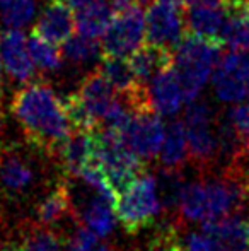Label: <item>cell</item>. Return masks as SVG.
Instances as JSON below:
<instances>
[{
	"instance_id": "obj_17",
	"label": "cell",
	"mask_w": 249,
	"mask_h": 251,
	"mask_svg": "<svg viewBox=\"0 0 249 251\" xmlns=\"http://www.w3.org/2000/svg\"><path fill=\"white\" fill-rule=\"evenodd\" d=\"M224 21H226V10L222 5H200L188 7L184 12V23L186 31L196 34L200 38L212 41H220Z\"/></svg>"
},
{
	"instance_id": "obj_22",
	"label": "cell",
	"mask_w": 249,
	"mask_h": 251,
	"mask_svg": "<svg viewBox=\"0 0 249 251\" xmlns=\"http://www.w3.org/2000/svg\"><path fill=\"white\" fill-rule=\"evenodd\" d=\"M111 21H113V9L110 2L75 10V27L80 34L94 38V40L104 36Z\"/></svg>"
},
{
	"instance_id": "obj_8",
	"label": "cell",
	"mask_w": 249,
	"mask_h": 251,
	"mask_svg": "<svg viewBox=\"0 0 249 251\" xmlns=\"http://www.w3.org/2000/svg\"><path fill=\"white\" fill-rule=\"evenodd\" d=\"M186 33L184 9L166 5L157 0L150 2L145 12V40L147 43L174 50Z\"/></svg>"
},
{
	"instance_id": "obj_23",
	"label": "cell",
	"mask_w": 249,
	"mask_h": 251,
	"mask_svg": "<svg viewBox=\"0 0 249 251\" xmlns=\"http://www.w3.org/2000/svg\"><path fill=\"white\" fill-rule=\"evenodd\" d=\"M62 55L63 60L70 62L72 65H84L94 58H101L103 47H101L99 40H94V38L84 36L79 33L63 41Z\"/></svg>"
},
{
	"instance_id": "obj_11",
	"label": "cell",
	"mask_w": 249,
	"mask_h": 251,
	"mask_svg": "<svg viewBox=\"0 0 249 251\" xmlns=\"http://www.w3.org/2000/svg\"><path fill=\"white\" fill-rule=\"evenodd\" d=\"M36 171L24 155L10 149H0V195L19 199L33 188Z\"/></svg>"
},
{
	"instance_id": "obj_33",
	"label": "cell",
	"mask_w": 249,
	"mask_h": 251,
	"mask_svg": "<svg viewBox=\"0 0 249 251\" xmlns=\"http://www.w3.org/2000/svg\"><path fill=\"white\" fill-rule=\"evenodd\" d=\"M157 2L166 3V5H171V7H176V9H184L183 0H157Z\"/></svg>"
},
{
	"instance_id": "obj_29",
	"label": "cell",
	"mask_w": 249,
	"mask_h": 251,
	"mask_svg": "<svg viewBox=\"0 0 249 251\" xmlns=\"http://www.w3.org/2000/svg\"><path fill=\"white\" fill-rule=\"evenodd\" d=\"M219 65L237 72L249 82V50H230L220 56Z\"/></svg>"
},
{
	"instance_id": "obj_2",
	"label": "cell",
	"mask_w": 249,
	"mask_h": 251,
	"mask_svg": "<svg viewBox=\"0 0 249 251\" xmlns=\"http://www.w3.org/2000/svg\"><path fill=\"white\" fill-rule=\"evenodd\" d=\"M249 199V179L239 164H229L220 178L186 183L180 199L184 221H213L237 214Z\"/></svg>"
},
{
	"instance_id": "obj_28",
	"label": "cell",
	"mask_w": 249,
	"mask_h": 251,
	"mask_svg": "<svg viewBox=\"0 0 249 251\" xmlns=\"http://www.w3.org/2000/svg\"><path fill=\"white\" fill-rule=\"evenodd\" d=\"M184 251H227L226 246L208 232H189L186 238L181 239Z\"/></svg>"
},
{
	"instance_id": "obj_4",
	"label": "cell",
	"mask_w": 249,
	"mask_h": 251,
	"mask_svg": "<svg viewBox=\"0 0 249 251\" xmlns=\"http://www.w3.org/2000/svg\"><path fill=\"white\" fill-rule=\"evenodd\" d=\"M160 210L162 205L157 193L156 176L149 173L136 176L114 199V214L132 234L154 224Z\"/></svg>"
},
{
	"instance_id": "obj_21",
	"label": "cell",
	"mask_w": 249,
	"mask_h": 251,
	"mask_svg": "<svg viewBox=\"0 0 249 251\" xmlns=\"http://www.w3.org/2000/svg\"><path fill=\"white\" fill-rule=\"evenodd\" d=\"M213 91L217 98L224 102H241L249 96V82L237 72L217 63L212 75Z\"/></svg>"
},
{
	"instance_id": "obj_27",
	"label": "cell",
	"mask_w": 249,
	"mask_h": 251,
	"mask_svg": "<svg viewBox=\"0 0 249 251\" xmlns=\"http://www.w3.org/2000/svg\"><path fill=\"white\" fill-rule=\"evenodd\" d=\"M14 251H62L60 238L46 226H33L24 232Z\"/></svg>"
},
{
	"instance_id": "obj_12",
	"label": "cell",
	"mask_w": 249,
	"mask_h": 251,
	"mask_svg": "<svg viewBox=\"0 0 249 251\" xmlns=\"http://www.w3.org/2000/svg\"><path fill=\"white\" fill-rule=\"evenodd\" d=\"M75 29V12L65 0H50L40 14L33 33L53 45H63Z\"/></svg>"
},
{
	"instance_id": "obj_1",
	"label": "cell",
	"mask_w": 249,
	"mask_h": 251,
	"mask_svg": "<svg viewBox=\"0 0 249 251\" xmlns=\"http://www.w3.org/2000/svg\"><path fill=\"white\" fill-rule=\"evenodd\" d=\"M10 111L23 126L31 146L57 155L72 133L63 100L46 82H29L12 98Z\"/></svg>"
},
{
	"instance_id": "obj_35",
	"label": "cell",
	"mask_w": 249,
	"mask_h": 251,
	"mask_svg": "<svg viewBox=\"0 0 249 251\" xmlns=\"http://www.w3.org/2000/svg\"><path fill=\"white\" fill-rule=\"evenodd\" d=\"M0 101H2V72H0Z\"/></svg>"
},
{
	"instance_id": "obj_9",
	"label": "cell",
	"mask_w": 249,
	"mask_h": 251,
	"mask_svg": "<svg viewBox=\"0 0 249 251\" xmlns=\"http://www.w3.org/2000/svg\"><path fill=\"white\" fill-rule=\"evenodd\" d=\"M0 63L10 79L27 84L34 77V63L29 55L27 40L21 29L0 31Z\"/></svg>"
},
{
	"instance_id": "obj_34",
	"label": "cell",
	"mask_w": 249,
	"mask_h": 251,
	"mask_svg": "<svg viewBox=\"0 0 249 251\" xmlns=\"http://www.w3.org/2000/svg\"><path fill=\"white\" fill-rule=\"evenodd\" d=\"M91 251H113V250H111L108 245H104V243H99V241H97V245L94 246V248L91 250Z\"/></svg>"
},
{
	"instance_id": "obj_15",
	"label": "cell",
	"mask_w": 249,
	"mask_h": 251,
	"mask_svg": "<svg viewBox=\"0 0 249 251\" xmlns=\"http://www.w3.org/2000/svg\"><path fill=\"white\" fill-rule=\"evenodd\" d=\"M130 67L135 74L136 80L142 86H149L152 77L164 67L173 63V50L159 47V45L147 43L138 47L128 56Z\"/></svg>"
},
{
	"instance_id": "obj_19",
	"label": "cell",
	"mask_w": 249,
	"mask_h": 251,
	"mask_svg": "<svg viewBox=\"0 0 249 251\" xmlns=\"http://www.w3.org/2000/svg\"><path fill=\"white\" fill-rule=\"evenodd\" d=\"M159 157L162 162V168L169 169H181L184 162L188 161V139L183 122L176 120V122H171L167 125Z\"/></svg>"
},
{
	"instance_id": "obj_36",
	"label": "cell",
	"mask_w": 249,
	"mask_h": 251,
	"mask_svg": "<svg viewBox=\"0 0 249 251\" xmlns=\"http://www.w3.org/2000/svg\"><path fill=\"white\" fill-rule=\"evenodd\" d=\"M246 224H248V238H249V221L246 222Z\"/></svg>"
},
{
	"instance_id": "obj_13",
	"label": "cell",
	"mask_w": 249,
	"mask_h": 251,
	"mask_svg": "<svg viewBox=\"0 0 249 251\" xmlns=\"http://www.w3.org/2000/svg\"><path fill=\"white\" fill-rule=\"evenodd\" d=\"M147 94H149V102L152 109L159 115L171 116L180 111L184 96L180 77L173 63L164 67L152 77V80L147 86Z\"/></svg>"
},
{
	"instance_id": "obj_16",
	"label": "cell",
	"mask_w": 249,
	"mask_h": 251,
	"mask_svg": "<svg viewBox=\"0 0 249 251\" xmlns=\"http://www.w3.org/2000/svg\"><path fill=\"white\" fill-rule=\"evenodd\" d=\"M202 231L215 236L227 251H249L248 224L236 214L205 221Z\"/></svg>"
},
{
	"instance_id": "obj_5",
	"label": "cell",
	"mask_w": 249,
	"mask_h": 251,
	"mask_svg": "<svg viewBox=\"0 0 249 251\" xmlns=\"http://www.w3.org/2000/svg\"><path fill=\"white\" fill-rule=\"evenodd\" d=\"M184 128L188 139V155L200 169L212 168L219 159V142L215 132L213 109L205 100H193L184 111Z\"/></svg>"
},
{
	"instance_id": "obj_6",
	"label": "cell",
	"mask_w": 249,
	"mask_h": 251,
	"mask_svg": "<svg viewBox=\"0 0 249 251\" xmlns=\"http://www.w3.org/2000/svg\"><path fill=\"white\" fill-rule=\"evenodd\" d=\"M145 40V12L142 5L133 3L128 9L113 14L110 27L103 36V53L128 58Z\"/></svg>"
},
{
	"instance_id": "obj_20",
	"label": "cell",
	"mask_w": 249,
	"mask_h": 251,
	"mask_svg": "<svg viewBox=\"0 0 249 251\" xmlns=\"http://www.w3.org/2000/svg\"><path fill=\"white\" fill-rule=\"evenodd\" d=\"M72 210V195L65 181L53 186L50 193L36 205V219L41 226H55Z\"/></svg>"
},
{
	"instance_id": "obj_24",
	"label": "cell",
	"mask_w": 249,
	"mask_h": 251,
	"mask_svg": "<svg viewBox=\"0 0 249 251\" xmlns=\"http://www.w3.org/2000/svg\"><path fill=\"white\" fill-rule=\"evenodd\" d=\"M156 185L160 199V205H162L164 210L176 208L178 203H180L184 185H186L183 175H181V169L162 168L159 171V175L156 176Z\"/></svg>"
},
{
	"instance_id": "obj_3",
	"label": "cell",
	"mask_w": 249,
	"mask_h": 251,
	"mask_svg": "<svg viewBox=\"0 0 249 251\" xmlns=\"http://www.w3.org/2000/svg\"><path fill=\"white\" fill-rule=\"evenodd\" d=\"M224 45L219 41L205 40L196 34L184 33L173 50V65L178 72L184 101L189 102L200 96L203 86L208 82L215 70Z\"/></svg>"
},
{
	"instance_id": "obj_25",
	"label": "cell",
	"mask_w": 249,
	"mask_h": 251,
	"mask_svg": "<svg viewBox=\"0 0 249 251\" xmlns=\"http://www.w3.org/2000/svg\"><path fill=\"white\" fill-rule=\"evenodd\" d=\"M27 48H29V55L33 58L34 67H38L43 72H55L62 67L63 55L62 50L57 48V45L33 33L27 38Z\"/></svg>"
},
{
	"instance_id": "obj_31",
	"label": "cell",
	"mask_w": 249,
	"mask_h": 251,
	"mask_svg": "<svg viewBox=\"0 0 249 251\" xmlns=\"http://www.w3.org/2000/svg\"><path fill=\"white\" fill-rule=\"evenodd\" d=\"M97 245V236L89 227H79L68 243V251H91Z\"/></svg>"
},
{
	"instance_id": "obj_32",
	"label": "cell",
	"mask_w": 249,
	"mask_h": 251,
	"mask_svg": "<svg viewBox=\"0 0 249 251\" xmlns=\"http://www.w3.org/2000/svg\"><path fill=\"white\" fill-rule=\"evenodd\" d=\"M184 7H200V5H222V0H183Z\"/></svg>"
},
{
	"instance_id": "obj_14",
	"label": "cell",
	"mask_w": 249,
	"mask_h": 251,
	"mask_svg": "<svg viewBox=\"0 0 249 251\" xmlns=\"http://www.w3.org/2000/svg\"><path fill=\"white\" fill-rule=\"evenodd\" d=\"M55 157L60 159L67 173L79 176L94 157V133L72 130L70 137L62 144Z\"/></svg>"
},
{
	"instance_id": "obj_18",
	"label": "cell",
	"mask_w": 249,
	"mask_h": 251,
	"mask_svg": "<svg viewBox=\"0 0 249 251\" xmlns=\"http://www.w3.org/2000/svg\"><path fill=\"white\" fill-rule=\"evenodd\" d=\"M82 219L86 222V227H89L94 234L99 238H106L116 226L114 203L108 197L96 192V197L84 205Z\"/></svg>"
},
{
	"instance_id": "obj_7",
	"label": "cell",
	"mask_w": 249,
	"mask_h": 251,
	"mask_svg": "<svg viewBox=\"0 0 249 251\" xmlns=\"http://www.w3.org/2000/svg\"><path fill=\"white\" fill-rule=\"evenodd\" d=\"M164 133L166 128L162 120L159 118V113L152 108H143L132 111L128 125L123 130V139L126 146L140 159L150 161L159 155Z\"/></svg>"
},
{
	"instance_id": "obj_30",
	"label": "cell",
	"mask_w": 249,
	"mask_h": 251,
	"mask_svg": "<svg viewBox=\"0 0 249 251\" xmlns=\"http://www.w3.org/2000/svg\"><path fill=\"white\" fill-rule=\"evenodd\" d=\"M226 116L234 125V128L239 132V135L249 133V101L244 102V104L237 102L236 106H232V108L227 111Z\"/></svg>"
},
{
	"instance_id": "obj_26",
	"label": "cell",
	"mask_w": 249,
	"mask_h": 251,
	"mask_svg": "<svg viewBox=\"0 0 249 251\" xmlns=\"http://www.w3.org/2000/svg\"><path fill=\"white\" fill-rule=\"evenodd\" d=\"M36 14V0H0V21L3 26L23 29Z\"/></svg>"
},
{
	"instance_id": "obj_10",
	"label": "cell",
	"mask_w": 249,
	"mask_h": 251,
	"mask_svg": "<svg viewBox=\"0 0 249 251\" xmlns=\"http://www.w3.org/2000/svg\"><path fill=\"white\" fill-rule=\"evenodd\" d=\"M75 94L80 100V102L86 106L89 115L92 116L97 128L106 120V116L116 108L118 102L121 101L118 93L111 87V84L106 80V77L97 69L84 77L79 86V91Z\"/></svg>"
}]
</instances>
